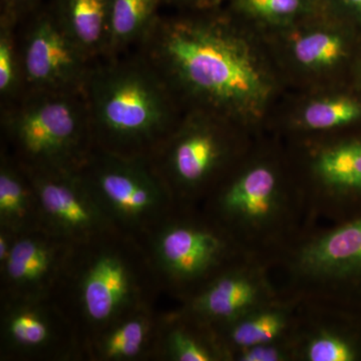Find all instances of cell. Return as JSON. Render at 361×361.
I'll use <instances>...</instances> for the list:
<instances>
[{"label": "cell", "mask_w": 361, "mask_h": 361, "mask_svg": "<svg viewBox=\"0 0 361 361\" xmlns=\"http://www.w3.org/2000/svg\"><path fill=\"white\" fill-rule=\"evenodd\" d=\"M135 51L185 111H211L257 134L287 92L262 33L225 6L161 14Z\"/></svg>", "instance_id": "1"}, {"label": "cell", "mask_w": 361, "mask_h": 361, "mask_svg": "<svg viewBox=\"0 0 361 361\" xmlns=\"http://www.w3.org/2000/svg\"><path fill=\"white\" fill-rule=\"evenodd\" d=\"M248 257L274 270L317 227L283 140L270 133L250 149L200 205Z\"/></svg>", "instance_id": "2"}, {"label": "cell", "mask_w": 361, "mask_h": 361, "mask_svg": "<svg viewBox=\"0 0 361 361\" xmlns=\"http://www.w3.org/2000/svg\"><path fill=\"white\" fill-rule=\"evenodd\" d=\"M84 92L94 149L123 158L151 160L185 111L135 51L94 63Z\"/></svg>", "instance_id": "3"}, {"label": "cell", "mask_w": 361, "mask_h": 361, "mask_svg": "<svg viewBox=\"0 0 361 361\" xmlns=\"http://www.w3.org/2000/svg\"><path fill=\"white\" fill-rule=\"evenodd\" d=\"M160 293L140 240L116 231L73 246L51 297L75 329L85 361L104 329L130 311L155 304Z\"/></svg>", "instance_id": "4"}, {"label": "cell", "mask_w": 361, "mask_h": 361, "mask_svg": "<svg viewBox=\"0 0 361 361\" xmlns=\"http://www.w3.org/2000/svg\"><path fill=\"white\" fill-rule=\"evenodd\" d=\"M0 125L2 151L30 172L78 170L94 149L84 90L25 92Z\"/></svg>", "instance_id": "5"}, {"label": "cell", "mask_w": 361, "mask_h": 361, "mask_svg": "<svg viewBox=\"0 0 361 361\" xmlns=\"http://www.w3.org/2000/svg\"><path fill=\"white\" fill-rule=\"evenodd\" d=\"M258 135L211 111L186 110L149 161L176 205L200 206Z\"/></svg>", "instance_id": "6"}, {"label": "cell", "mask_w": 361, "mask_h": 361, "mask_svg": "<svg viewBox=\"0 0 361 361\" xmlns=\"http://www.w3.org/2000/svg\"><path fill=\"white\" fill-rule=\"evenodd\" d=\"M159 285L180 302L246 255L200 206H177L141 239Z\"/></svg>", "instance_id": "7"}, {"label": "cell", "mask_w": 361, "mask_h": 361, "mask_svg": "<svg viewBox=\"0 0 361 361\" xmlns=\"http://www.w3.org/2000/svg\"><path fill=\"white\" fill-rule=\"evenodd\" d=\"M280 290L361 315V217L311 230L275 266Z\"/></svg>", "instance_id": "8"}, {"label": "cell", "mask_w": 361, "mask_h": 361, "mask_svg": "<svg viewBox=\"0 0 361 361\" xmlns=\"http://www.w3.org/2000/svg\"><path fill=\"white\" fill-rule=\"evenodd\" d=\"M261 33L287 90L353 82L361 28L353 23L323 8L294 25Z\"/></svg>", "instance_id": "9"}, {"label": "cell", "mask_w": 361, "mask_h": 361, "mask_svg": "<svg viewBox=\"0 0 361 361\" xmlns=\"http://www.w3.org/2000/svg\"><path fill=\"white\" fill-rule=\"evenodd\" d=\"M118 231L141 239L177 207L151 161L94 149L78 169Z\"/></svg>", "instance_id": "10"}, {"label": "cell", "mask_w": 361, "mask_h": 361, "mask_svg": "<svg viewBox=\"0 0 361 361\" xmlns=\"http://www.w3.org/2000/svg\"><path fill=\"white\" fill-rule=\"evenodd\" d=\"M284 142L316 222L336 224L361 217V129Z\"/></svg>", "instance_id": "11"}, {"label": "cell", "mask_w": 361, "mask_h": 361, "mask_svg": "<svg viewBox=\"0 0 361 361\" xmlns=\"http://www.w3.org/2000/svg\"><path fill=\"white\" fill-rule=\"evenodd\" d=\"M0 360L85 361V355L52 297L0 298Z\"/></svg>", "instance_id": "12"}, {"label": "cell", "mask_w": 361, "mask_h": 361, "mask_svg": "<svg viewBox=\"0 0 361 361\" xmlns=\"http://www.w3.org/2000/svg\"><path fill=\"white\" fill-rule=\"evenodd\" d=\"M25 92L84 90L90 61L54 20L47 4L18 23Z\"/></svg>", "instance_id": "13"}, {"label": "cell", "mask_w": 361, "mask_h": 361, "mask_svg": "<svg viewBox=\"0 0 361 361\" xmlns=\"http://www.w3.org/2000/svg\"><path fill=\"white\" fill-rule=\"evenodd\" d=\"M361 129V89L355 82L287 90L265 132L286 142L324 139Z\"/></svg>", "instance_id": "14"}, {"label": "cell", "mask_w": 361, "mask_h": 361, "mask_svg": "<svg viewBox=\"0 0 361 361\" xmlns=\"http://www.w3.org/2000/svg\"><path fill=\"white\" fill-rule=\"evenodd\" d=\"M26 172L39 201L42 229L73 245L118 231L78 170Z\"/></svg>", "instance_id": "15"}, {"label": "cell", "mask_w": 361, "mask_h": 361, "mask_svg": "<svg viewBox=\"0 0 361 361\" xmlns=\"http://www.w3.org/2000/svg\"><path fill=\"white\" fill-rule=\"evenodd\" d=\"M280 292L269 264L244 259L213 278L178 308L217 329L276 298Z\"/></svg>", "instance_id": "16"}, {"label": "cell", "mask_w": 361, "mask_h": 361, "mask_svg": "<svg viewBox=\"0 0 361 361\" xmlns=\"http://www.w3.org/2000/svg\"><path fill=\"white\" fill-rule=\"evenodd\" d=\"M73 246L44 229L16 234L8 257L0 263V298L51 297Z\"/></svg>", "instance_id": "17"}, {"label": "cell", "mask_w": 361, "mask_h": 361, "mask_svg": "<svg viewBox=\"0 0 361 361\" xmlns=\"http://www.w3.org/2000/svg\"><path fill=\"white\" fill-rule=\"evenodd\" d=\"M296 361H361V315L302 302Z\"/></svg>", "instance_id": "18"}, {"label": "cell", "mask_w": 361, "mask_h": 361, "mask_svg": "<svg viewBox=\"0 0 361 361\" xmlns=\"http://www.w3.org/2000/svg\"><path fill=\"white\" fill-rule=\"evenodd\" d=\"M302 306L298 298L281 291L276 298L213 329L226 361L242 349L291 336L298 324Z\"/></svg>", "instance_id": "19"}, {"label": "cell", "mask_w": 361, "mask_h": 361, "mask_svg": "<svg viewBox=\"0 0 361 361\" xmlns=\"http://www.w3.org/2000/svg\"><path fill=\"white\" fill-rule=\"evenodd\" d=\"M161 317L155 304L130 311L92 341L85 361H155Z\"/></svg>", "instance_id": "20"}, {"label": "cell", "mask_w": 361, "mask_h": 361, "mask_svg": "<svg viewBox=\"0 0 361 361\" xmlns=\"http://www.w3.org/2000/svg\"><path fill=\"white\" fill-rule=\"evenodd\" d=\"M47 6L90 61L108 58L111 0H47Z\"/></svg>", "instance_id": "21"}, {"label": "cell", "mask_w": 361, "mask_h": 361, "mask_svg": "<svg viewBox=\"0 0 361 361\" xmlns=\"http://www.w3.org/2000/svg\"><path fill=\"white\" fill-rule=\"evenodd\" d=\"M155 361H226L212 327L180 308L161 312Z\"/></svg>", "instance_id": "22"}, {"label": "cell", "mask_w": 361, "mask_h": 361, "mask_svg": "<svg viewBox=\"0 0 361 361\" xmlns=\"http://www.w3.org/2000/svg\"><path fill=\"white\" fill-rule=\"evenodd\" d=\"M0 228L14 234L42 229L37 193L25 169L0 149Z\"/></svg>", "instance_id": "23"}, {"label": "cell", "mask_w": 361, "mask_h": 361, "mask_svg": "<svg viewBox=\"0 0 361 361\" xmlns=\"http://www.w3.org/2000/svg\"><path fill=\"white\" fill-rule=\"evenodd\" d=\"M161 4L163 0H111L108 58L135 51L160 18Z\"/></svg>", "instance_id": "24"}, {"label": "cell", "mask_w": 361, "mask_h": 361, "mask_svg": "<svg viewBox=\"0 0 361 361\" xmlns=\"http://www.w3.org/2000/svg\"><path fill=\"white\" fill-rule=\"evenodd\" d=\"M224 6L261 32L294 25L323 9L322 0H226Z\"/></svg>", "instance_id": "25"}, {"label": "cell", "mask_w": 361, "mask_h": 361, "mask_svg": "<svg viewBox=\"0 0 361 361\" xmlns=\"http://www.w3.org/2000/svg\"><path fill=\"white\" fill-rule=\"evenodd\" d=\"M18 21L0 14V101L1 106L23 94Z\"/></svg>", "instance_id": "26"}, {"label": "cell", "mask_w": 361, "mask_h": 361, "mask_svg": "<svg viewBox=\"0 0 361 361\" xmlns=\"http://www.w3.org/2000/svg\"><path fill=\"white\" fill-rule=\"evenodd\" d=\"M230 361H296L293 334L237 351L233 353Z\"/></svg>", "instance_id": "27"}, {"label": "cell", "mask_w": 361, "mask_h": 361, "mask_svg": "<svg viewBox=\"0 0 361 361\" xmlns=\"http://www.w3.org/2000/svg\"><path fill=\"white\" fill-rule=\"evenodd\" d=\"M323 8L361 28V0H322Z\"/></svg>", "instance_id": "28"}, {"label": "cell", "mask_w": 361, "mask_h": 361, "mask_svg": "<svg viewBox=\"0 0 361 361\" xmlns=\"http://www.w3.org/2000/svg\"><path fill=\"white\" fill-rule=\"evenodd\" d=\"M45 0H1L0 14L20 23L23 18L44 6Z\"/></svg>", "instance_id": "29"}, {"label": "cell", "mask_w": 361, "mask_h": 361, "mask_svg": "<svg viewBox=\"0 0 361 361\" xmlns=\"http://www.w3.org/2000/svg\"><path fill=\"white\" fill-rule=\"evenodd\" d=\"M163 4L174 7L176 11H199L219 8L226 0H163Z\"/></svg>", "instance_id": "30"}, {"label": "cell", "mask_w": 361, "mask_h": 361, "mask_svg": "<svg viewBox=\"0 0 361 361\" xmlns=\"http://www.w3.org/2000/svg\"><path fill=\"white\" fill-rule=\"evenodd\" d=\"M16 235L9 230L0 228V263L4 262L8 257L11 248H13Z\"/></svg>", "instance_id": "31"}, {"label": "cell", "mask_w": 361, "mask_h": 361, "mask_svg": "<svg viewBox=\"0 0 361 361\" xmlns=\"http://www.w3.org/2000/svg\"><path fill=\"white\" fill-rule=\"evenodd\" d=\"M353 82H355V84L361 89V54L357 66H356L355 77H353Z\"/></svg>", "instance_id": "32"}]
</instances>
